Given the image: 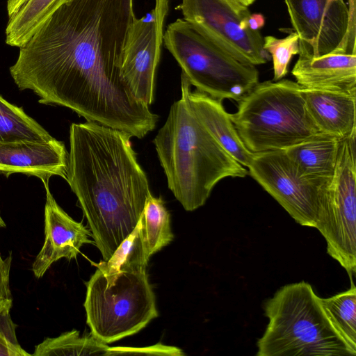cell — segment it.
Instances as JSON below:
<instances>
[{"label": "cell", "instance_id": "13", "mask_svg": "<svg viewBox=\"0 0 356 356\" xmlns=\"http://www.w3.org/2000/svg\"><path fill=\"white\" fill-rule=\"evenodd\" d=\"M44 241L33 264L36 278H41L58 260L76 258L85 243H92L88 238L91 233L81 222L72 219L56 202L49 185H44Z\"/></svg>", "mask_w": 356, "mask_h": 356}, {"label": "cell", "instance_id": "23", "mask_svg": "<svg viewBox=\"0 0 356 356\" xmlns=\"http://www.w3.org/2000/svg\"><path fill=\"white\" fill-rule=\"evenodd\" d=\"M149 259L145 252L140 219L131 233L120 243L111 258L102 261L97 267L104 275L120 272L146 270Z\"/></svg>", "mask_w": 356, "mask_h": 356}, {"label": "cell", "instance_id": "26", "mask_svg": "<svg viewBox=\"0 0 356 356\" xmlns=\"http://www.w3.org/2000/svg\"><path fill=\"white\" fill-rule=\"evenodd\" d=\"M13 304L0 307V356H31L19 343L15 328L10 316Z\"/></svg>", "mask_w": 356, "mask_h": 356}, {"label": "cell", "instance_id": "30", "mask_svg": "<svg viewBox=\"0 0 356 356\" xmlns=\"http://www.w3.org/2000/svg\"><path fill=\"white\" fill-rule=\"evenodd\" d=\"M238 2L241 3L242 4L245 5V6H250L252 4L255 0H236Z\"/></svg>", "mask_w": 356, "mask_h": 356}, {"label": "cell", "instance_id": "16", "mask_svg": "<svg viewBox=\"0 0 356 356\" xmlns=\"http://www.w3.org/2000/svg\"><path fill=\"white\" fill-rule=\"evenodd\" d=\"M191 86L181 72V95L185 97L193 114L224 149L240 164L248 168L254 154L245 147L222 101L197 90L192 91Z\"/></svg>", "mask_w": 356, "mask_h": 356}, {"label": "cell", "instance_id": "25", "mask_svg": "<svg viewBox=\"0 0 356 356\" xmlns=\"http://www.w3.org/2000/svg\"><path fill=\"white\" fill-rule=\"evenodd\" d=\"M263 48L273 58V81H279L288 73L292 57L299 53V36L294 31L284 38L268 35L264 38Z\"/></svg>", "mask_w": 356, "mask_h": 356}, {"label": "cell", "instance_id": "18", "mask_svg": "<svg viewBox=\"0 0 356 356\" xmlns=\"http://www.w3.org/2000/svg\"><path fill=\"white\" fill-rule=\"evenodd\" d=\"M340 139L318 132L284 150L298 171L304 176L333 177Z\"/></svg>", "mask_w": 356, "mask_h": 356}, {"label": "cell", "instance_id": "11", "mask_svg": "<svg viewBox=\"0 0 356 356\" xmlns=\"http://www.w3.org/2000/svg\"><path fill=\"white\" fill-rule=\"evenodd\" d=\"M168 11L169 0H155L150 12L134 19L124 49L121 76L135 97L147 106L154 101L155 75Z\"/></svg>", "mask_w": 356, "mask_h": 356}, {"label": "cell", "instance_id": "21", "mask_svg": "<svg viewBox=\"0 0 356 356\" xmlns=\"http://www.w3.org/2000/svg\"><path fill=\"white\" fill-rule=\"evenodd\" d=\"M54 138L22 108L0 95V142L31 140L45 142Z\"/></svg>", "mask_w": 356, "mask_h": 356}, {"label": "cell", "instance_id": "27", "mask_svg": "<svg viewBox=\"0 0 356 356\" xmlns=\"http://www.w3.org/2000/svg\"><path fill=\"white\" fill-rule=\"evenodd\" d=\"M120 354H146L159 355H184L182 350L177 347L164 346L158 343L145 348L110 347L107 355Z\"/></svg>", "mask_w": 356, "mask_h": 356}, {"label": "cell", "instance_id": "20", "mask_svg": "<svg viewBox=\"0 0 356 356\" xmlns=\"http://www.w3.org/2000/svg\"><path fill=\"white\" fill-rule=\"evenodd\" d=\"M143 244L147 257H149L173 239L170 214L161 197L150 194L140 216Z\"/></svg>", "mask_w": 356, "mask_h": 356}, {"label": "cell", "instance_id": "5", "mask_svg": "<svg viewBox=\"0 0 356 356\" xmlns=\"http://www.w3.org/2000/svg\"><path fill=\"white\" fill-rule=\"evenodd\" d=\"M302 87L289 79L258 82L230 114L252 154L285 150L318 133L305 106Z\"/></svg>", "mask_w": 356, "mask_h": 356}, {"label": "cell", "instance_id": "28", "mask_svg": "<svg viewBox=\"0 0 356 356\" xmlns=\"http://www.w3.org/2000/svg\"><path fill=\"white\" fill-rule=\"evenodd\" d=\"M6 227V222L0 214V229ZM12 259L11 252L5 259L1 257L0 253V307L8 304H13V298L9 284Z\"/></svg>", "mask_w": 356, "mask_h": 356}, {"label": "cell", "instance_id": "22", "mask_svg": "<svg viewBox=\"0 0 356 356\" xmlns=\"http://www.w3.org/2000/svg\"><path fill=\"white\" fill-rule=\"evenodd\" d=\"M109 346L91 333L81 336L73 330L58 337L46 338L35 347L32 356L107 355Z\"/></svg>", "mask_w": 356, "mask_h": 356}, {"label": "cell", "instance_id": "4", "mask_svg": "<svg viewBox=\"0 0 356 356\" xmlns=\"http://www.w3.org/2000/svg\"><path fill=\"white\" fill-rule=\"evenodd\" d=\"M269 323L257 356H355L336 330L321 298L304 281L286 284L264 303Z\"/></svg>", "mask_w": 356, "mask_h": 356}, {"label": "cell", "instance_id": "29", "mask_svg": "<svg viewBox=\"0 0 356 356\" xmlns=\"http://www.w3.org/2000/svg\"><path fill=\"white\" fill-rule=\"evenodd\" d=\"M250 29L259 31L265 24V18L261 13L250 14L248 20Z\"/></svg>", "mask_w": 356, "mask_h": 356}, {"label": "cell", "instance_id": "10", "mask_svg": "<svg viewBox=\"0 0 356 356\" xmlns=\"http://www.w3.org/2000/svg\"><path fill=\"white\" fill-rule=\"evenodd\" d=\"M184 19L238 61L258 65L268 62L259 31L249 29L251 14L236 0H182Z\"/></svg>", "mask_w": 356, "mask_h": 356}, {"label": "cell", "instance_id": "31", "mask_svg": "<svg viewBox=\"0 0 356 356\" xmlns=\"http://www.w3.org/2000/svg\"><path fill=\"white\" fill-rule=\"evenodd\" d=\"M331 1H339V0H330Z\"/></svg>", "mask_w": 356, "mask_h": 356}, {"label": "cell", "instance_id": "1", "mask_svg": "<svg viewBox=\"0 0 356 356\" xmlns=\"http://www.w3.org/2000/svg\"><path fill=\"white\" fill-rule=\"evenodd\" d=\"M134 0H70L21 47L10 73L39 103L65 106L87 121L143 138L159 116L121 76Z\"/></svg>", "mask_w": 356, "mask_h": 356}, {"label": "cell", "instance_id": "14", "mask_svg": "<svg viewBox=\"0 0 356 356\" xmlns=\"http://www.w3.org/2000/svg\"><path fill=\"white\" fill-rule=\"evenodd\" d=\"M68 154L63 142L15 140L0 142V174L22 173L39 178L44 185L52 176L66 180Z\"/></svg>", "mask_w": 356, "mask_h": 356}, {"label": "cell", "instance_id": "2", "mask_svg": "<svg viewBox=\"0 0 356 356\" xmlns=\"http://www.w3.org/2000/svg\"><path fill=\"white\" fill-rule=\"evenodd\" d=\"M131 137L92 121L70 129L66 181L104 261L134 229L151 194Z\"/></svg>", "mask_w": 356, "mask_h": 356}, {"label": "cell", "instance_id": "8", "mask_svg": "<svg viewBox=\"0 0 356 356\" xmlns=\"http://www.w3.org/2000/svg\"><path fill=\"white\" fill-rule=\"evenodd\" d=\"M356 132L341 139L328 195L315 227L325 239L327 254L345 268L351 280L356 273Z\"/></svg>", "mask_w": 356, "mask_h": 356}, {"label": "cell", "instance_id": "19", "mask_svg": "<svg viewBox=\"0 0 356 356\" xmlns=\"http://www.w3.org/2000/svg\"><path fill=\"white\" fill-rule=\"evenodd\" d=\"M70 0H8L6 42L22 47L41 25Z\"/></svg>", "mask_w": 356, "mask_h": 356}, {"label": "cell", "instance_id": "9", "mask_svg": "<svg viewBox=\"0 0 356 356\" xmlns=\"http://www.w3.org/2000/svg\"><path fill=\"white\" fill-rule=\"evenodd\" d=\"M248 174L298 224L315 227L332 179L301 175L284 150L254 154Z\"/></svg>", "mask_w": 356, "mask_h": 356}, {"label": "cell", "instance_id": "12", "mask_svg": "<svg viewBox=\"0 0 356 356\" xmlns=\"http://www.w3.org/2000/svg\"><path fill=\"white\" fill-rule=\"evenodd\" d=\"M299 42L314 56L333 51L344 38L349 22L343 0H284Z\"/></svg>", "mask_w": 356, "mask_h": 356}, {"label": "cell", "instance_id": "6", "mask_svg": "<svg viewBox=\"0 0 356 356\" xmlns=\"http://www.w3.org/2000/svg\"><path fill=\"white\" fill-rule=\"evenodd\" d=\"M163 42L191 85L213 98L238 102L259 82L254 65L238 61L184 18L168 26Z\"/></svg>", "mask_w": 356, "mask_h": 356}, {"label": "cell", "instance_id": "3", "mask_svg": "<svg viewBox=\"0 0 356 356\" xmlns=\"http://www.w3.org/2000/svg\"><path fill=\"white\" fill-rule=\"evenodd\" d=\"M153 143L169 189L188 211L203 206L220 180L248 174L197 120L183 95Z\"/></svg>", "mask_w": 356, "mask_h": 356}, {"label": "cell", "instance_id": "17", "mask_svg": "<svg viewBox=\"0 0 356 356\" xmlns=\"http://www.w3.org/2000/svg\"><path fill=\"white\" fill-rule=\"evenodd\" d=\"M307 111L319 132L339 139L356 132V93L302 88Z\"/></svg>", "mask_w": 356, "mask_h": 356}, {"label": "cell", "instance_id": "24", "mask_svg": "<svg viewBox=\"0 0 356 356\" xmlns=\"http://www.w3.org/2000/svg\"><path fill=\"white\" fill-rule=\"evenodd\" d=\"M322 305L332 324L350 350L356 353V287L327 298H321Z\"/></svg>", "mask_w": 356, "mask_h": 356}, {"label": "cell", "instance_id": "15", "mask_svg": "<svg viewBox=\"0 0 356 356\" xmlns=\"http://www.w3.org/2000/svg\"><path fill=\"white\" fill-rule=\"evenodd\" d=\"M298 55L291 74L302 88L356 93V51L336 48L314 56L299 42Z\"/></svg>", "mask_w": 356, "mask_h": 356}, {"label": "cell", "instance_id": "7", "mask_svg": "<svg viewBox=\"0 0 356 356\" xmlns=\"http://www.w3.org/2000/svg\"><path fill=\"white\" fill-rule=\"evenodd\" d=\"M86 287V323L105 343L138 332L158 316L146 270L104 275L97 268Z\"/></svg>", "mask_w": 356, "mask_h": 356}]
</instances>
